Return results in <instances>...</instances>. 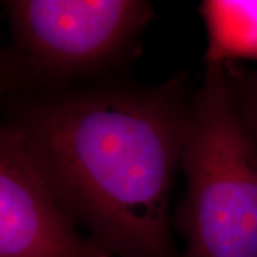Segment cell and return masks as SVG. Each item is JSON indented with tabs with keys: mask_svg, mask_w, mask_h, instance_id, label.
<instances>
[{
	"mask_svg": "<svg viewBox=\"0 0 257 257\" xmlns=\"http://www.w3.org/2000/svg\"><path fill=\"white\" fill-rule=\"evenodd\" d=\"M190 100L180 80L97 87L25 107L12 124L55 200L111 257H176L170 193Z\"/></svg>",
	"mask_w": 257,
	"mask_h": 257,
	"instance_id": "cell-1",
	"label": "cell"
},
{
	"mask_svg": "<svg viewBox=\"0 0 257 257\" xmlns=\"http://www.w3.org/2000/svg\"><path fill=\"white\" fill-rule=\"evenodd\" d=\"M180 166L184 257H257V140L234 103L224 66L207 64L190 100Z\"/></svg>",
	"mask_w": 257,
	"mask_h": 257,
	"instance_id": "cell-2",
	"label": "cell"
},
{
	"mask_svg": "<svg viewBox=\"0 0 257 257\" xmlns=\"http://www.w3.org/2000/svg\"><path fill=\"white\" fill-rule=\"evenodd\" d=\"M5 8L20 69L52 82L119 62L153 18L142 0H13Z\"/></svg>",
	"mask_w": 257,
	"mask_h": 257,
	"instance_id": "cell-3",
	"label": "cell"
},
{
	"mask_svg": "<svg viewBox=\"0 0 257 257\" xmlns=\"http://www.w3.org/2000/svg\"><path fill=\"white\" fill-rule=\"evenodd\" d=\"M0 257H111L55 200L12 123L0 121Z\"/></svg>",
	"mask_w": 257,
	"mask_h": 257,
	"instance_id": "cell-4",
	"label": "cell"
},
{
	"mask_svg": "<svg viewBox=\"0 0 257 257\" xmlns=\"http://www.w3.org/2000/svg\"><path fill=\"white\" fill-rule=\"evenodd\" d=\"M206 64L257 62V0H204L200 5Z\"/></svg>",
	"mask_w": 257,
	"mask_h": 257,
	"instance_id": "cell-5",
	"label": "cell"
},
{
	"mask_svg": "<svg viewBox=\"0 0 257 257\" xmlns=\"http://www.w3.org/2000/svg\"><path fill=\"white\" fill-rule=\"evenodd\" d=\"M224 69L234 103L257 140V69L243 70L239 64H227Z\"/></svg>",
	"mask_w": 257,
	"mask_h": 257,
	"instance_id": "cell-6",
	"label": "cell"
},
{
	"mask_svg": "<svg viewBox=\"0 0 257 257\" xmlns=\"http://www.w3.org/2000/svg\"><path fill=\"white\" fill-rule=\"evenodd\" d=\"M8 70H6V64L3 62V59H2V55H0V86L5 83V79H6V76H8Z\"/></svg>",
	"mask_w": 257,
	"mask_h": 257,
	"instance_id": "cell-7",
	"label": "cell"
}]
</instances>
